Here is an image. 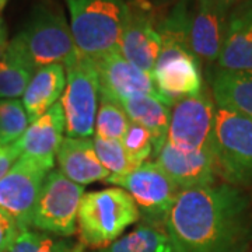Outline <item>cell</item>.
<instances>
[{"label":"cell","instance_id":"1","mask_svg":"<svg viewBox=\"0 0 252 252\" xmlns=\"http://www.w3.org/2000/svg\"><path fill=\"white\" fill-rule=\"evenodd\" d=\"M164 230L177 252H247L252 195L225 182L181 190Z\"/></svg>","mask_w":252,"mask_h":252},{"label":"cell","instance_id":"2","mask_svg":"<svg viewBox=\"0 0 252 252\" xmlns=\"http://www.w3.org/2000/svg\"><path fill=\"white\" fill-rule=\"evenodd\" d=\"M140 219L135 200L125 189H101L84 193L77 213V233L86 247L102 250Z\"/></svg>","mask_w":252,"mask_h":252},{"label":"cell","instance_id":"3","mask_svg":"<svg viewBox=\"0 0 252 252\" xmlns=\"http://www.w3.org/2000/svg\"><path fill=\"white\" fill-rule=\"evenodd\" d=\"M77 51L98 59L118 49L126 14L124 0H64Z\"/></svg>","mask_w":252,"mask_h":252},{"label":"cell","instance_id":"4","mask_svg":"<svg viewBox=\"0 0 252 252\" xmlns=\"http://www.w3.org/2000/svg\"><path fill=\"white\" fill-rule=\"evenodd\" d=\"M13 41L35 70L55 63L67 66L80 55L66 17L59 10L45 4H38L31 10L27 23Z\"/></svg>","mask_w":252,"mask_h":252},{"label":"cell","instance_id":"5","mask_svg":"<svg viewBox=\"0 0 252 252\" xmlns=\"http://www.w3.org/2000/svg\"><path fill=\"white\" fill-rule=\"evenodd\" d=\"M213 153L219 177L241 189L252 188V121L216 107Z\"/></svg>","mask_w":252,"mask_h":252},{"label":"cell","instance_id":"6","mask_svg":"<svg viewBox=\"0 0 252 252\" xmlns=\"http://www.w3.org/2000/svg\"><path fill=\"white\" fill-rule=\"evenodd\" d=\"M66 87L61 97L67 137L90 139L94 135L99 104V79L94 59L79 55L64 66Z\"/></svg>","mask_w":252,"mask_h":252},{"label":"cell","instance_id":"7","mask_svg":"<svg viewBox=\"0 0 252 252\" xmlns=\"http://www.w3.org/2000/svg\"><path fill=\"white\" fill-rule=\"evenodd\" d=\"M83 196L84 188L81 185L52 170L39 190L28 228L59 237L76 234L77 213Z\"/></svg>","mask_w":252,"mask_h":252},{"label":"cell","instance_id":"8","mask_svg":"<svg viewBox=\"0 0 252 252\" xmlns=\"http://www.w3.org/2000/svg\"><path fill=\"white\" fill-rule=\"evenodd\" d=\"M108 184L125 189L135 200L144 223L161 227L181 190L154 161H146L124 175H109Z\"/></svg>","mask_w":252,"mask_h":252},{"label":"cell","instance_id":"9","mask_svg":"<svg viewBox=\"0 0 252 252\" xmlns=\"http://www.w3.org/2000/svg\"><path fill=\"white\" fill-rule=\"evenodd\" d=\"M216 104L210 91L177 101L171 107L167 142L182 152L213 150Z\"/></svg>","mask_w":252,"mask_h":252},{"label":"cell","instance_id":"10","mask_svg":"<svg viewBox=\"0 0 252 252\" xmlns=\"http://www.w3.org/2000/svg\"><path fill=\"white\" fill-rule=\"evenodd\" d=\"M152 76L160 97L170 107L205 89L200 61L188 46L175 41H161Z\"/></svg>","mask_w":252,"mask_h":252},{"label":"cell","instance_id":"11","mask_svg":"<svg viewBox=\"0 0 252 252\" xmlns=\"http://www.w3.org/2000/svg\"><path fill=\"white\" fill-rule=\"evenodd\" d=\"M154 6L149 1L132 0L126 3L118 49L126 61L150 74L161 48Z\"/></svg>","mask_w":252,"mask_h":252},{"label":"cell","instance_id":"12","mask_svg":"<svg viewBox=\"0 0 252 252\" xmlns=\"http://www.w3.org/2000/svg\"><path fill=\"white\" fill-rule=\"evenodd\" d=\"M51 171L44 164L21 156L0 180V209L14 217L21 230L28 228L39 190Z\"/></svg>","mask_w":252,"mask_h":252},{"label":"cell","instance_id":"13","mask_svg":"<svg viewBox=\"0 0 252 252\" xmlns=\"http://www.w3.org/2000/svg\"><path fill=\"white\" fill-rule=\"evenodd\" d=\"M231 9L219 0H189V48L200 62H217Z\"/></svg>","mask_w":252,"mask_h":252},{"label":"cell","instance_id":"14","mask_svg":"<svg viewBox=\"0 0 252 252\" xmlns=\"http://www.w3.org/2000/svg\"><path fill=\"white\" fill-rule=\"evenodd\" d=\"M94 62L98 72L99 95L117 104L121 99L140 94L160 97L153 76L126 61L119 49L94 59Z\"/></svg>","mask_w":252,"mask_h":252},{"label":"cell","instance_id":"15","mask_svg":"<svg viewBox=\"0 0 252 252\" xmlns=\"http://www.w3.org/2000/svg\"><path fill=\"white\" fill-rule=\"evenodd\" d=\"M154 158V162L180 190L207 187L217 182L219 171L213 150L182 152L165 142Z\"/></svg>","mask_w":252,"mask_h":252},{"label":"cell","instance_id":"16","mask_svg":"<svg viewBox=\"0 0 252 252\" xmlns=\"http://www.w3.org/2000/svg\"><path fill=\"white\" fill-rule=\"evenodd\" d=\"M64 125L62 105L61 102H56L45 114L31 122L24 135L16 142L21 156L54 170L56 154L64 137Z\"/></svg>","mask_w":252,"mask_h":252},{"label":"cell","instance_id":"17","mask_svg":"<svg viewBox=\"0 0 252 252\" xmlns=\"http://www.w3.org/2000/svg\"><path fill=\"white\" fill-rule=\"evenodd\" d=\"M217 67L252 70V0H245L230 11Z\"/></svg>","mask_w":252,"mask_h":252},{"label":"cell","instance_id":"18","mask_svg":"<svg viewBox=\"0 0 252 252\" xmlns=\"http://www.w3.org/2000/svg\"><path fill=\"white\" fill-rule=\"evenodd\" d=\"M59 172L79 185L105 182L111 175L99 162L93 139L63 137L56 154Z\"/></svg>","mask_w":252,"mask_h":252},{"label":"cell","instance_id":"19","mask_svg":"<svg viewBox=\"0 0 252 252\" xmlns=\"http://www.w3.org/2000/svg\"><path fill=\"white\" fill-rule=\"evenodd\" d=\"M210 94L217 108L252 121V70L217 67L210 77Z\"/></svg>","mask_w":252,"mask_h":252},{"label":"cell","instance_id":"20","mask_svg":"<svg viewBox=\"0 0 252 252\" xmlns=\"http://www.w3.org/2000/svg\"><path fill=\"white\" fill-rule=\"evenodd\" d=\"M66 87V70L63 64H48L38 67L23 94V105L30 122L45 114L59 101Z\"/></svg>","mask_w":252,"mask_h":252},{"label":"cell","instance_id":"21","mask_svg":"<svg viewBox=\"0 0 252 252\" xmlns=\"http://www.w3.org/2000/svg\"><path fill=\"white\" fill-rule=\"evenodd\" d=\"M129 121L146 127L153 137V157L167 142L171 107L156 95H133L118 101Z\"/></svg>","mask_w":252,"mask_h":252},{"label":"cell","instance_id":"22","mask_svg":"<svg viewBox=\"0 0 252 252\" xmlns=\"http://www.w3.org/2000/svg\"><path fill=\"white\" fill-rule=\"evenodd\" d=\"M35 67L28 61L20 46L11 39L0 59V99L23 97Z\"/></svg>","mask_w":252,"mask_h":252},{"label":"cell","instance_id":"23","mask_svg":"<svg viewBox=\"0 0 252 252\" xmlns=\"http://www.w3.org/2000/svg\"><path fill=\"white\" fill-rule=\"evenodd\" d=\"M98 252H177L171 238L158 225L142 224L124 237H119Z\"/></svg>","mask_w":252,"mask_h":252},{"label":"cell","instance_id":"24","mask_svg":"<svg viewBox=\"0 0 252 252\" xmlns=\"http://www.w3.org/2000/svg\"><path fill=\"white\" fill-rule=\"evenodd\" d=\"M84 245L69 237L49 234L38 230H21L7 252H83Z\"/></svg>","mask_w":252,"mask_h":252},{"label":"cell","instance_id":"25","mask_svg":"<svg viewBox=\"0 0 252 252\" xmlns=\"http://www.w3.org/2000/svg\"><path fill=\"white\" fill-rule=\"evenodd\" d=\"M30 124V118L20 99H0V146L16 143Z\"/></svg>","mask_w":252,"mask_h":252},{"label":"cell","instance_id":"26","mask_svg":"<svg viewBox=\"0 0 252 252\" xmlns=\"http://www.w3.org/2000/svg\"><path fill=\"white\" fill-rule=\"evenodd\" d=\"M129 122V118L119 104L99 95L98 111L94 127L95 136L108 140H121Z\"/></svg>","mask_w":252,"mask_h":252},{"label":"cell","instance_id":"27","mask_svg":"<svg viewBox=\"0 0 252 252\" xmlns=\"http://www.w3.org/2000/svg\"><path fill=\"white\" fill-rule=\"evenodd\" d=\"M121 143L125 149V153L133 167L149 161L153 156V137L152 133L139 124L129 122L125 133L121 139Z\"/></svg>","mask_w":252,"mask_h":252},{"label":"cell","instance_id":"28","mask_svg":"<svg viewBox=\"0 0 252 252\" xmlns=\"http://www.w3.org/2000/svg\"><path fill=\"white\" fill-rule=\"evenodd\" d=\"M93 144L95 153L98 156L99 162L104 165L107 171H109L111 175H124L136 168L129 161L121 140H108L94 136Z\"/></svg>","mask_w":252,"mask_h":252},{"label":"cell","instance_id":"29","mask_svg":"<svg viewBox=\"0 0 252 252\" xmlns=\"http://www.w3.org/2000/svg\"><path fill=\"white\" fill-rule=\"evenodd\" d=\"M21 228L16 219L0 209V252H7L16 241Z\"/></svg>","mask_w":252,"mask_h":252},{"label":"cell","instance_id":"30","mask_svg":"<svg viewBox=\"0 0 252 252\" xmlns=\"http://www.w3.org/2000/svg\"><path fill=\"white\" fill-rule=\"evenodd\" d=\"M21 157V152L18 149L17 143L9 146H0V180L9 172L13 164Z\"/></svg>","mask_w":252,"mask_h":252},{"label":"cell","instance_id":"31","mask_svg":"<svg viewBox=\"0 0 252 252\" xmlns=\"http://www.w3.org/2000/svg\"><path fill=\"white\" fill-rule=\"evenodd\" d=\"M9 46V41H7V28L3 21V18L0 17V59L3 58V55L6 52Z\"/></svg>","mask_w":252,"mask_h":252},{"label":"cell","instance_id":"32","mask_svg":"<svg viewBox=\"0 0 252 252\" xmlns=\"http://www.w3.org/2000/svg\"><path fill=\"white\" fill-rule=\"evenodd\" d=\"M146 1H149L154 7H161L164 4H168V3H171L174 0H146Z\"/></svg>","mask_w":252,"mask_h":252},{"label":"cell","instance_id":"33","mask_svg":"<svg viewBox=\"0 0 252 252\" xmlns=\"http://www.w3.org/2000/svg\"><path fill=\"white\" fill-rule=\"evenodd\" d=\"M219 1L224 3V4L230 6V7H234V6L240 4V3H243V1H245V0H219Z\"/></svg>","mask_w":252,"mask_h":252},{"label":"cell","instance_id":"34","mask_svg":"<svg viewBox=\"0 0 252 252\" xmlns=\"http://www.w3.org/2000/svg\"><path fill=\"white\" fill-rule=\"evenodd\" d=\"M7 1H9V0H0V11L4 9V7H6Z\"/></svg>","mask_w":252,"mask_h":252}]
</instances>
